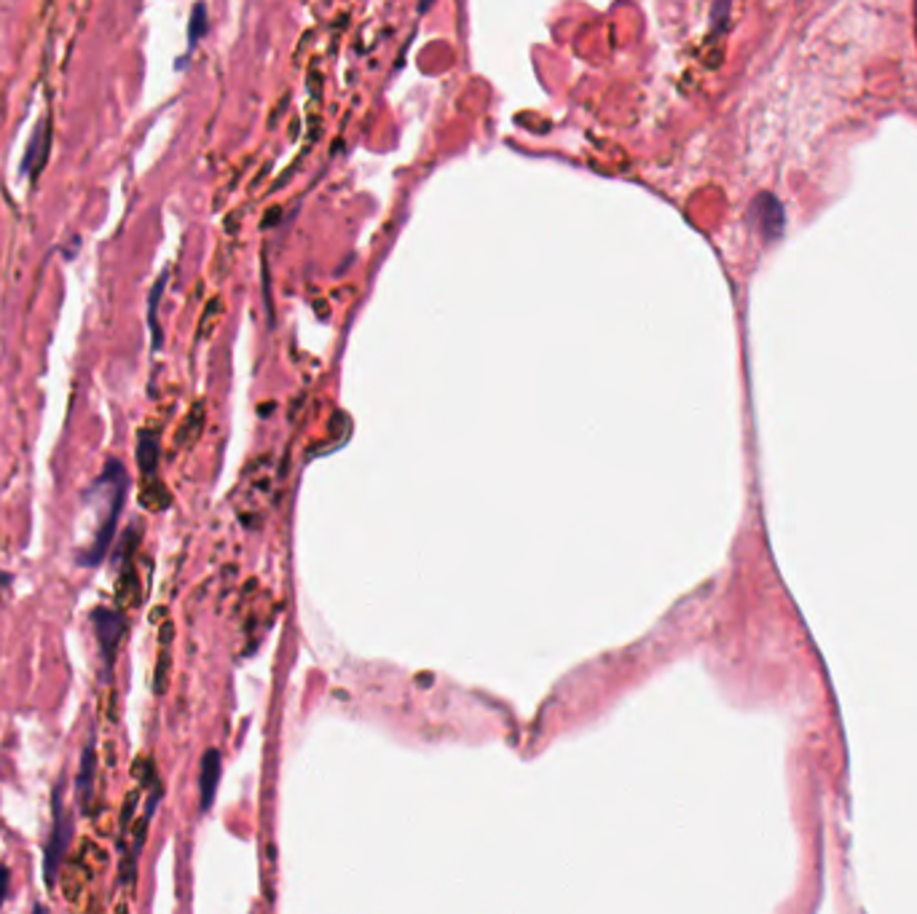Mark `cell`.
<instances>
[{
  "instance_id": "cell-4",
  "label": "cell",
  "mask_w": 917,
  "mask_h": 914,
  "mask_svg": "<svg viewBox=\"0 0 917 914\" xmlns=\"http://www.w3.org/2000/svg\"><path fill=\"white\" fill-rule=\"evenodd\" d=\"M49 151H51V124H49V119H43L41 124L32 129V138L28 142V148H24L22 161H19V172H22L30 183H36L38 174H41L43 167H47Z\"/></svg>"
},
{
  "instance_id": "cell-9",
  "label": "cell",
  "mask_w": 917,
  "mask_h": 914,
  "mask_svg": "<svg viewBox=\"0 0 917 914\" xmlns=\"http://www.w3.org/2000/svg\"><path fill=\"white\" fill-rule=\"evenodd\" d=\"M94 743L87 745V751L81 754V773H79V800L83 802V807L92 800V786H94Z\"/></svg>"
},
{
  "instance_id": "cell-12",
  "label": "cell",
  "mask_w": 917,
  "mask_h": 914,
  "mask_svg": "<svg viewBox=\"0 0 917 914\" xmlns=\"http://www.w3.org/2000/svg\"><path fill=\"white\" fill-rule=\"evenodd\" d=\"M79 248H81V239L75 237L73 242L68 244V250H64V258H68V261H73V258H75V250H79Z\"/></svg>"
},
{
  "instance_id": "cell-1",
  "label": "cell",
  "mask_w": 917,
  "mask_h": 914,
  "mask_svg": "<svg viewBox=\"0 0 917 914\" xmlns=\"http://www.w3.org/2000/svg\"><path fill=\"white\" fill-rule=\"evenodd\" d=\"M127 491H129V475H127L124 462L115 456H108L105 464H102L100 478H97V481L83 491V502L105 504V515H102V523L97 526L92 544H89V548L79 555L81 566L92 569L105 561L108 550H111V544H113L115 529H119L121 510H124V504H127Z\"/></svg>"
},
{
  "instance_id": "cell-13",
  "label": "cell",
  "mask_w": 917,
  "mask_h": 914,
  "mask_svg": "<svg viewBox=\"0 0 917 914\" xmlns=\"http://www.w3.org/2000/svg\"><path fill=\"white\" fill-rule=\"evenodd\" d=\"M36 914H49L47 906H36Z\"/></svg>"
},
{
  "instance_id": "cell-2",
  "label": "cell",
  "mask_w": 917,
  "mask_h": 914,
  "mask_svg": "<svg viewBox=\"0 0 917 914\" xmlns=\"http://www.w3.org/2000/svg\"><path fill=\"white\" fill-rule=\"evenodd\" d=\"M70 821L64 815V802H62V781L57 783L54 789V823H51V834L47 840V847H43V880H47L49 887H54L57 874H60L62 858L68 853L70 845Z\"/></svg>"
},
{
  "instance_id": "cell-5",
  "label": "cell",
  "mask_w": 917,
  "mask_h": 914,
  "mask_svg": "<svg viewBox=\"0 0 917 914\" xmlns=\"http://www.w3.org/2000/svg\"><path fill=\"white\" fill-rule=\"evenodd\" d=\"M754 218L759 220L762 233L767 239H775L780 231H784V210L775 202L770 193H762V197L754 202Z\"/></svg>"
},
{
  "instance_id": "cell-6",
  "label": "cell",
  "mask_w": 917,
  "mask_h": 914,
  "mask_svg": "<svg viewBox=\"0 0 917 914\" xmlns=\"http://www.w3.org/2000/svg\"><path fill=\"white\" fill-rule=\"evenodd\" d=\"M218 781H221V754L215 749H210L202 756V775H199V789H202V810L212 807V800H215Z\"/></svg>"
},
{
  "instance_id": "cell-11",
  "label": "cell",
  "mask_w": 917,
  "mask_h": 914,
  "mask_svg": "<svg viewBox=\"0 0 917 914\" xmlns=\"http://www.w3.org/2000/svg\"><path fill=\"white\" fill-rule=\"evenodd\" d=\"M9 885H11V872L6 866H0V910H3L6 896H9Z\"/></svg>"
},
{
  "instance_id": "cell-7",
  "label": "cell",
  "mask_w": 917,
  "mask_h": 914,
  "mask_svg": "<svg viewBox=\"0 0 917 914\" xmlns=\"http://www.w3.org/2000/svg\"><path fill=\"white\" fill-rule=\"evenodd\" d=\"M138 464H140V472H143L145 478H151V481L157 478V466H159V434L157 432L140 430Z\"/></svg>"
},
{
  "instance_id": "cell-8",
  "label": "cell",
  "mask_w": 917,
  "mask_h": 914,
  "mask_svg": "<svg viewBox=\"0 0 917 914\" xmlns=\"http://www.w3.org/2000/svg\"><path fill=\"white\" fill-rule=\"evenodd\" d=\"M167 280H170V271H164V274L159 277V282L153 284L151 295H148V328H151V335H153V349H161V328H159V301H161V293H164L167 288Z\"/></svg>"
},
{
  "instance_id": "cell-10",
  "label": "cell",
  "mask_w": 917,
  "mask_h": 914,
  "mask_svg": "<svg viewBox=\"0 0 917 914\" xmlns=\"http://www.w3.org/2000/svg\"><path fill=\"white\" fill-rule=\"evenodd\" d=\"M206 32V6L199 3L193 6L191 11V24H189V51H193V47L199 43V38H202Z\"/></svg>"
},
{
  "instance_id": "cell-3",
  "label": "cell",
  "mask_w": 917,
  "mask_h": 914,
  "mask_svg": "<svg viewBox=\"0 0 917 914\" xmlns=\"http://www.w3.org/2000/svg\"><path fill=\"white\" fill-rule=\"evenodd\" d=\"M92 625H94L97 644H100L102 660H105L108 673H111L115 650H119L121 639H124V631H127V617H124V612H119V609L97 606L92 612Z\"/></svg>"
}]
</instances>
